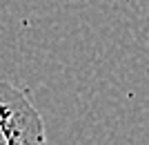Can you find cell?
Instances as JSON below:
<instances>
[{"label":"cell","mask_w":149,"mask_h":145,"mask_svg":"<svg viewBox=\"0 0 149 145\" xmlns=\"http://www.w3.org/2000/svg\"><path fill=\"white\" fill-rule=\"evenodd\" d=\"M0 145H47L42 116L29 96L0 81Z\"/></svg>","instance_id":"cell-1"}]
</instances>
